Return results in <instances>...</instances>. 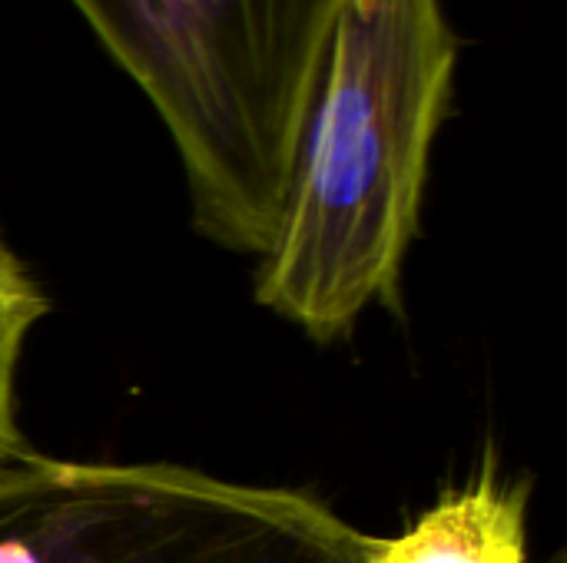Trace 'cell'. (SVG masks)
I'll return each mask as SVG.
<instances>
[{
  "instance_id": "obj_1",
  "label": "cell",
  "mask_w": 567,
  "mask_h": 563,
  "mask_svg": "<svg viewBox=\"0 0 567 563\" xmlns=\"http://www.w3.org/2000/svg\"><path fill=\"white\" fill-rule=\"evenodd\" d=\"M462 40L445 0H346L326 37L256 302L316 342L395 305Z\"/></svg>"
},
{
  "instance_id": "obj_2",
  "label": "cell",
  "mask_w": 567,
  "mask_h": 563,
  "mask_svg": "<svg viewBox=\"0 0 567 563\" xmlns=\"http://www.w3.org/2000/svg\"><path fill=\"white\" fill-rule=\"evenodd\" d=\"M169 133L193 226L262 259L346 0H66Z\"/></svg>"
},
{
  "instance_id": "obj_3",
  "label": "cell",
  "mask_w": 567,
  "mask_h": 563,
  "mask_svg": "<svg viewBox=\"0 0 567 563\" xmlns=\"http://www.w3.org/2000/svg\"><path fill=\"white\" fill-rule=\"evenodd\" d=\"M369 534L306 491L179 465H0V563H362Z\"/></svg>"
},
{
  "instance_id": "obj_4",
  "label": "cell",
  "mask_w": 567,
  "mask_h": 563,
  "mask_svg": "<svg viewBox=\"0 0 567 563\" xmlns=\"http://www.w3.org/2000/svg\"><path fill=\"white\" fill-rule=\"evenodd\" d=\"M528 488L502 484L492 465L442 494L395 538H369L362 563H528Z\"/></svg>"
},
{
  "instance_id": "obj_5",
  "label": "cell",
  "mask_w": 567,
  "mask_h": 563,
  "mask_svg": "<svg viewBox=\"0 0 567 563\" xmlns=\"http://www.w3.org/2000/svg\"><path fill=\"white\" fill-rule=\"evenodd\" d=\"M50 312V302L0 232V465L23 451L17 428V368L27 338Z\"/></svg>"
}]
</instances>
